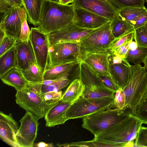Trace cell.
Segmentation results:
<instances>
[{
    "mask_svg": "<svg viewBox=\"0 0 147 147\" xmlns=\"http://www.w3.org/2000/svg\"><path fill=\"white\" fill-rule=\"evenodd\" d=\"M143 123L132 114L123 121L94 136V140L115 147L134 146L135 140Z\"/></svg>",
    "mask_w": 147,
    "mask_h": 147,
    "instance_id": "obj_1",
    "label": "cell"
},
{
    "mask_svg": "<svg viewBox=\"0 0 147 147\" xmlns=\"http://www.w3.org/2000/svg\"><path fill=\"white\" fill-rule=\"evenodd\" d=\"M74 7L59 2L45 0L37 28L46 34L65 27L74 23Z\"/></svg>",
    "mask_w": 147,
    "mask_h": 147,
    "instance_id": "obj_2",
    "label": "cell"
},
{
    "mask_svg": "<svg viewBox=\"0 0 147 147\" xmlns=\"http://www.w3.org/2000/svg\"><path fill=\"white\" fill-rule=\"evenodd\" d=\"M131 113L112 106H108L82 118V127L94 136L123 121Z\"/></svg>",
    "mask_w": 147,
    "mask_h": 147,
    "instance_id": "obj_3",
    "label": "cell"
},
{
    "mask_svg": "<svg viewBox=\"0 0 147 147\" xmlns=\"http://www.w3.org/2000/svg\"><path fill=\"white\" fill-rule=\"evenodd\" d=\"M125 96V109L135 115L137 106L147 91V73L140 64L131 65L129 81L123 89Z\"/></svg>",
    "mask_w": 147,
    "mask_h": 147,
    "instance_id": "obj_4",
    "label": "cell"
},
{
    "mask_svg": "<svg viewBox=\"0 0 147 147\" xmlns=\"http://www.w3.org/2000/svg\"><path fill=\"white\" fill-rule=\"evenodd\" d=\"M41 86L42 84H29L23 89L17 91L16 94V103L26 111L32 113L39 119L45 117L47 109L54 103L47 104L45 101Z\"/></svg>",
    "mask_w": 147,
    "mask_h": 147,
    "instance_id": "obj_5",
    "label": "cell"
},
{
    "mask_svg": "<svg viewBox=\"0 0 147 147\" xmlns=\"http://www.w3.org/2000/svg\"><path fill=\"white\" fill-rule=\"evenodd\" d=\"M111 21L94 29L83 37L79 43L83 53L108 52L111 42L115 39L111 29Z\"/></svg>",
    "mask_w": 147,
    "mask_h": 147,
    "instance_id": "obj_6",
    "label": "cell"
},
{
    "mask_svg": "<svg viewBox=\"0 0 147 147\" xmlns=\"http://www.w3.org/2000/svg\"><path fill=\"white\" fill-rule=\"evenodd\" d=\"M82 55L79 42H64L49 46L47 69L71 62L80 64Z\"/></svg>",
    "mask_w": 147,
    "mask_h": 147,
    "instance_id": "obj_7",
    "label": "cell"
},
{
    "mask_svg": "<svg viewBox=\"0 0 147 147\" xmlns=\"http://www.w3.org/2000/svg\"><path fill=\"white\" fill-rule=\"evenodd\" d=\"M114 96L99 98H86L81 96L73 102L66 112L68 120L82 118L108 106L116 108Z\"/></svg>",
    "mask_w": 147,
    "mask_h": 147,
    "instance_id": "obj_8",
    "label": "cell"
},
{
    "mask_svg": "<svg viewBox=\"0 0 147 147\" xmlns=\"http://www.w3.org/2000/svg\"><path fill=\"white\" fill-rule=\"evenodd\" d=\"M2 13L0 29L5 31L6 36L16 38L18 42L22 22L27 18L24 8L11 7Z\"/></svg>",
    "mask_w": 147,
    "mask_h": 147,
    "instance_id": "obj_9",
    "label": "cell"
},
{
    "mask_svg": "<svg viewBox=\"0 0 147 147\" xmlns=\"http://www.w3.org/2000/svg\"><path fill=\"white\" fill-rule=\"evenodd\" d=\"M39 118L32 113L26 111L20 120V125L16 135L20 147H32L36 138Z\"/></svg>",
    "mask_w": 147,
    "mask_h": 147,
    "instance_id": "obj_10",
    "label": "cell"
},
{
    "mask_svg": "<svg viewBox=\"0 0 147 147\" xmlns=\"http://www.w3.org/2000/svg\"><path fill=\"white\" fill-rule=\"evenodd\" d=\"M29 41L32 47L37 65L43 74L48 63L49 42L47 34L36 28H31Z\"/></svg>",
    "mask_w": 147,
    "mask_h": 147,
    "instance_id": "obj_11",
    "label": "cell"
},
{
    "mask_svg": "<svg viewBox=\"0 0 147 147\" xmlns=\"http://www.w3.org/2000/svg\"><path fill=\"white\" fill-rule=\"evenodd\" d=\"M93 30L78 27L74 22L65 27L47 34L49 46L64 42H79L83 37Z\"/></svg>",
    "mask_w": 147,
    "mask_h": 147,
    "instance_id": "obj_12",
    "label": "cell"
},
{
    "mask_svg": "<svg viewBox=\"0 0 147 147\" xmlns=\"http://www.w3.org/2000/svg\"><path fill=\"white\" fill-rule=\"evenodd\" d=\"M71 4L75 7L84 9L111 21L119 14L118 9L109 0H75Z\"/></svg>",
    "mask_w": 147,
    "mask_h": 147,
    "instance_id": "obj_13",
    "label": "cell"
},
{
    "mask_svg": "<svg viewBox=\"0 0 147 147\" xmlns=\"http://www.w3.org/2000/svg\"><path fill=\"white\" fill-rule=\"evenodd\" d=\"M111 76L122 89L127 84L130 77L131 65L125 59L113 55H109Z\"/></svg>",
    "mask_w": 147,
    "mask_h": 147,
    "instance_id": "obj_14",
    "label": "cell"
},
{
    "mask_svg": "<svg viewBox=\"0 0 147 147\" xmlns=\"http://www.w3.org/2000/svg\"><path fill=\"white\" fill-rule=\"evenodd\" d=\"M74 22L78 27L94 29L110 21L104 17L84 9L75 7Z\"/></svg>",
    "mask_w": 147,
    "mask_h": 147,
    "instance_id": "obj_15",
    "label": "cell"
},
{
    "mask_svg": "<svg viewBox=\"0 0 147 147\" xmlns=\"http://www.w3.org/2000/svg\"><path fill=\"white\" fill-rule=\"evenodd\" d=\"M18 128L11 113L6 114L0 111V137L3 141L11 146L20 147L16 137Z\"/></svg>",
    "mask_w": 147,
    "mask_h": 147,
    "instance_id": "obj_16",
    "label": "cell"
},
{
    "mask_svg": "<svg viewBox=\"0 0 147 147\" xmlns=\"http://www.w3.org/2000/svg\"><path fill=\"white\" fill-rule=\"evenodd\" d=\"M74 102H64L60 99L51 105L47 110L44 117L45 125L51 127L64 124L68 120L66 112Z\"/></svg>",
    "mask_w": 147,
    "mask_h": 147,
    "instance_id": "obj_17",
    "label": "cell"
},
{
    "mask_svg": "<svg viewBox=\"0 0 147 147\" xmlns=\"http://www.w3.org/2000/svg\"><path fill=\"white\" fill-rule=\"evenodd\" d=\"M82 61L98 74L111 76L108 52L83 53Z\"/></svg>",
    "mask_w": 147,
    "mask_h": 147,
    "instance_id": "obj_18",
    "label": "cell"
},
{
    "mask_svg": "<svg viewBox=\"0 0 147 147\" xmlns=\"http://www.w3.org/2000/svg\"><path fill=\"white\" fill-rule=\"evenodd\" d=\"M15 48L17 67L22 71L27 69L32 63L37 64L34 53L29 41L18 42Z\"/></svg>",
    "mask_w": 147,
    "mask_h": 147,
    "instance_id": "obj_19",
    "label": "cell"
},
{
    "mask_svg": "<svg viewBox=\"0 0 147 147\" xmlns=\"http://www.w3.org/2000/svg\"><path fill=\"white\" fill-rule=\"evenodd\" d=\"M78 72L79 79L84 84L85 87H100L106 88L98 74L83 61L79 64Z\"/></svg>",
    "mask_w": 147,
    "mask_h": 147,
    "instance_id": "obj_20",
    "label": "cell"
},
{
    "mask_svg": "<svg viewBox=\"0 0 147 147\" xmlns=\"http://www.w3.org/2000/svg\"><path fill=\"white\" fill-rule=\"evenodd\" d=\"M0 78L3 83L14 88L17 91L23 89L29 84L22 70L17 67L9 70Z\"/></svg>",
    "mask_w": 147,
    "mask_h": 147,
    "instance_id": "obj_21",
    "label": "cell"
},
{
    "mask_svg": "<svg viewBox=\"0 0 147 147\" xmlns=\"http://www.w3.org/2000/svg\"><path fill=\"white\" fill-rule=\"evenodd\" d=\"M45 0H22L23 6L26 12L29 22L34 26L40 23L42 7Z\"/></svg>",
    "mask_w": 147,
    "mask_h": 147,
    "instance_id": "obj_22",
    "label": "cell"
},
{
    "mask_svg": "<svg viewBox=\"0 0 147 147\" xmlns=\"http://www.w3.org/2000/svg\"><path fill=\"white\" fill-rule=\"evenodd\" d=\"M79 64L71 62L48 69L43 74L44 81L56 80L68 76L76 65Z\"/></svg>",
    "mask_w": 147,
    "mask_h": 147,
    "instance_id": "obj_23",
    "label": "cell"
},
{
    "mask_svg": "<svg viewBox=\"0 0 147 147\" xmlns=\"http://www.w3.org/2000/svg\"><path fill=\"white\" fill-rule=\"evenodd\" d=\"M85 89V85L81 81L76 79L70 83L60 99L64 102H75L82 95Z\"/></svg>",
    "mask_w": 147,
    "mask_h": 147,
    "instance_id": "obj_24",
    "label": "cell"
},
{
    "mask_svg": "<svg viewBox=\"0 0 147 147\" xmlns=\"http://www.w3.org/2000/svg\"><path fill=\"white\" fill-rule=\"evenodd\" d=\"M111 32L115 38L134 30L133 26L119 14L111 21Z\"/></svg>",
    "mask_w": 147,
    "mask_h": 147,
    "instance_id": "obj_25",
    "label": "cell"
},
{
    "mask_svg": "<svg viewBox=\"0 0 147 147\" xmlns=\"http://www.w3.org/2000/svg\"><path fill=\"white\" fill-rule=\"evenodd\" d=\"M15 46L0 57V78L12 68L17 67Z\"/></svg>",
    "mask_w": 147,
    "mask_h": 147,
    "instance_id": "obj_26",
    "label": "cell"
},
{
    "mask_svg": "<svg viewBox=\"0 0 147 147\" xmlns=\"http://www.w3.org/2000/svg\"><path fill=\"white\" fill-rule=\"evenodd\" d=\"M71 82L68 76L55 80L43 81L42 84L41 90L43 94L50 91H59L64 88Z\"/></svg>",
    "mask_w": 147,
    "mask_h": 147,
    "instance_id": "obj_27",
    "label": "cell"
},
{
    "mask_svg": "<svg viewBox=\"0 0 147 147\" xmlns=\"http://www.w3.org/2000/svg\"><path fill=\"white\" fill-rule=\"evenodd\" d=\"M22 71L29 84H42L44 81L43 74L37 64L32 63L27 69Z\"/></svg>",
    "mask_w": 147,
    "mask_h": 147,
    "instance_id": "obj_28",
    "label": "cell"
},
{
    "mask_svg": "<svg viewBox=\"0 0 147 147\" xmlns=\"http://www.w3.org/2000/svg\"><path fill=\"white\" fill-rule=\"evenodd\" d=\"M118 10L119 14L132 26L134 21L138 16L147 11V9L145 6L125 7Z\"/></svg>",
    "mask_w": 147,
    "mask_h": 147,
    "instance_id": "obj_29",
    "label": "cell"
},
{
    "mask_svg": "<svg viewBox=\"0 0 147 147\" xmlns=\"http://www.w3.org/2000/svg\"><path fill=\"white\" fill-rule=\"evenodd\" d=\"M115 93L106 88L95 87L86 88L82 96L86 98H99L114 96Z\"/></svg>",
    "mask_w": 147,
    "mask_h": 147,
    "instance_id": "obj_30",
    "label": "cell"
},
{
    "mask_svg": "<svg viewBox=\"0 0 147 147\" xmlns=\"http://www.w3.org/2000/svg\"><path fill=\"white\" fill-rule=\"evenodd\" d=\"M147 56V48L138 46L134 50L129 49L125 59L127 62H131L135 65L143 63Z\"/></svg>",
    "mask_w": 147,
    "mask_h": 147,
    "instance_id": "obj_31",
    "label": "cell"
},
{
    "mask_svg": "<svg viewBox=\"0 0 147 147\" xmlns=\"http://www.w3.org/2000/svg\"><path fill=\"white\" fill-rule=\"evenodd\" d=\"M134 29L115 38L111 42L108 51L114 50L119 47L132 41L134 38Z\"/></svg>",
    "mask_w": 147,
    "mask_h": 147,
    "instance_id": "obj_32",
    "label": "cell"
},
{
    "mask_svg": "<svg viewBox=\"0 0 147 147\" xmlns=\"http://www.w3.org/2000/svg\"><path fill=\"white\" fill-rule=\"evenodd\" d=\"M135 115L143 123L147 124V91L137 106Z\"/></svg>",
    "mask_w": 147,
    "mask_h": 147,
    "instance_id": "obj_33",
    "label": "cell"
},
{
    "mask_svg": "<svg viewBox=\"0 0 147 147\" xmlns=\"http://www.w3.org/2000/svg\"><path fill=\"white\" fill-rule=\"evenodd\" d=\"M118 9L127 7H143L144 0H109Z\"/></svg>",
    "mask_w": 147,
    "mask_h": 147,
    "instance_id": "obj_34",
    "label": "cell"
},
{
    "mask_svg": "<svg viewBox=\"0 0 147 147\" xmlns=\"http://www.w3.org/2000/svg\"><path fill=\"white\" fill-rule=\"evenodd\" d=\"M134 39L138 46L147 48V32L145 25L134 29Z\"/></svg>",
    "mask_w": 147,
    "mask_h": 147,
    "instance_id": "obj_35",
    "label": "cell"
},
{
    "mask_svg": "<svg viewBox=\"0 0 147 147\" xmlns=\"http://www.w3.org/2000/svg\"><path fill=\"white\" fill-rule=\"evenodd\" d=\"M17 43L16 38L6 36L0 43V57L14 47Z\"/></svg>",
    "mask_w": 147,
    "mask_h": 147,
    "instance_id": "obj_36",
    "label": "cell"
},
{
    "mask_svg": "<svg viewBox=\"0 0 147 147\" xmlns=\"http://www.w3.org/2000/svg\"><path fill=\"white\" fill-rule=\"evenodd\" d=\"M134 146L147 147V127H140L134 142Z\"/></svg>",
    "mask_w": 147,
    "mask_h": 147,
    "instance_id": "obj_37",
    "label": "cell"
},
{
    "mask_svg": "<svg viewBox=\"0 0 147 147\" xmlns=\"http://www.w3.org/2000/svg\"><path fill=\"white\" fill-rule=\"evenodd\" d=\"M98 76L107 88L111 90L114 93L119 89V87L110 75H104L98 74Z\"/></svg>",
    "mask_w": 147,
    "mask_h": 147,
    "instance_id": "obj_38",
    "label": "cell"
},
{
    "mask_svg": "<svg viewBox=\"0 0 147 147\" xmlns=\"http://www.w3.org/2000/svg\"><path fill=\"white\" fill-rule=\"evenodd\" d=\"M115 93L114 104L115 107L125 110V96L123 89L119 88Z\"/></svg>",
    "mask_w": 147,
    "mask_h": 147,
    "instance_id": "obj_39",
    "label": "cell"
},
{
    "mask_svg": "<svg viewBox=\"0 0 147 147\" xmlns=\"http://www.w3.org/2000/svg\"><path fill=\"white\" fill-rule=\"evenodd\" d=\"M61 91H50L43 94L44 99L47 104H53L59 100L62 96Z\"/></svg>",
    "mask_w": 147,
    "mask_h": 147,
    "instance_id": "obj_40",
    "label": "cell"
},
{
    "mask_svg": "<svg viewBox=\"0 0 147 147\" xmlns=\"http://www.w3.org/2000/svg\"><path fill=\"white\" fill-rule=\"evenodd\" d=\"M27 18H25L22 22L20 36L18 42L23 41H29L31 33L27 22Z\"/></svg>",
    "mask_w": 147,
    "mask_h": 147,
    "instance_id": "obj_41",
    "label": "cell"
},
{
    "mask_svg": "<svg viewBox=\"0 0 147 147\" xmlns=\"http://www.w3.org/2000/svg\"><path fill=\"white\" fill-rule=\"evenodd\" d=\"M58 146L61 147H95L94 141L92 140L87 141H80L77 142L58 144Z\"/></svg>",
    "mask_w": 147,
    "mask_h": 147,
    "instance_id": "obj_42",
    "label": "cell"
},
{
    "mask_svg": "<svg viewBox=\"0 0 147 147\" xmlns=\"http://www.w3.org/2000/svg\"><path fill=\"white\" fill-rule=\"evenodd\" d=\"M129 43L122 45L112 51H108L113 54L125 59L129 50Z\"/></svg>",
    "mask_w": 147,
    "mask_h": 147,
    "instance_id": "obj_43",
    "label": "cell"
},
{
    "mask_svg": "<svg viewBox=\"0 0 147 147\" xmlns=\"http://www.w3.org/2000/svg\"><path fill=\"white\" fill-rule=\"evenodd\" d=\"M147 22V11L141 14L134 21L132 26L134 29L144 26Z\"/></svg>",
    "mask_w": 147,
    "mask_h": 147,
    "instance_id": "obj_44",
    "label": "cell"
},
{
    "mask_svg": "<svg viewBox=\"0 0 147 147\" xmlns=\"http://www.w3.org/2000/svg\"><path fill=\"white\" fill-rule=\"evenodd\" d=\"M11 6L4 0H0V11L3 13Z\"/></svg>",
    "mask_w": 147,
    "mask_h": 147,
    "instance_id": "obj_45",
    "label": "cell"
},
{
    "mask_svg": "<svg viewBox=\"0 0 147 147\" xmlns=\"http://www.w3.org/2000/svg\"><path fill=\"white\" fill-rule=\"evenodd\" d=\"M11 7H22L23 6L22 0H4Z\"/></svg>",
    "mask_w": 147,
    "mask_h": 147,
    "instance_id": "obj_46",
    "label": "cell"
},
{
    "mask_svg": "<svg viewBox=\"0 0 147 147\" xmlns=\"http://www.w3.org/2000/svg\"><path fill=\"white\" fill-rule=\"evenodd\" d=\"M34 145L35 146L38 147H53L55 146L53 143L47 144L44 142H40L35 144Z\"/></svg>",
    "mask_w": 147,
    "mask_h": 147,
    "instance_id": "obj_47",
    "label": "cell"
},
{
    "mask_svg": "<svg viewBox=\"0 0 147 147\" xmlns=\"http://www.w3.org/2000/svg\"><path fill=\"white\" fill-rule=\"evenodd\" d=\"M128 47L129 49L133 50L136 49L138 46L135 41H132L129 42Z\"/></svg>",
    "mask_w": 147,
    "mask_h": 147,
    "instance_id": "obj_48",
    "label": "cell"
},
{
    "mask_svg": "<svg viewBox=\"0 0 147 147\" xmlns=\"http://www.w3.org/2000/svg\"><path fill=\"white\" fill-rule=\"evenodd\" d=\"M75 0H58V2L61 4L66 5L71 4Z\"/></svg>",
    "mask_w": 147,
    "mask_h": 147,
    "instance_id": "obj_49",
    "label": "cell"
},
{
    "mask_svg": "<svg viewBox=\"0 0 147 147\" xmlns=\"http://www.w3.org/2000/svg\"><path fill=\"white\" fill-rule=\"evenodd\" d=\"M6 36L5 31L3 30L0 29V43Z\"/></svg>",
    "mask_w": 147,
    "mask_h": 147,
    "instance_id": "obj_50",
    "label": "cell"
},
{
    "mask_svg": "<svg viewBox=\"0 0 147 147\" xmlns=\"http://www.w3.org/2000/svg\"><path fill=\"white\" fill-rule=\"evenodd\" d=\"M144 65V67L145 68L147 73V56L144 59L143 63Z\"/></svg>",
    "mask_w": 147,
    "mask_h": 147,
    "instance_id": "obj_51",
    "label": "cell"
},
{
    "mask_svg": "<svg viewBox=\"0 0 147 147\" xmlns=\"http://www.w3.org/2000/svg\"><path fill=\"white\" fill-rule=\"evenodd\" d=\"M49 0V1H53V2H58V0Z\"/></svg>",
    "mask_w": 147,
    "mask_h": 147,
    "instance_id": "obj_52",
    "label": "cell"
},
{
    "mask_svg": "<svg viewBox=\"0 0 147 147\" xmlns=\"http://www.w3.org/2000/svg\"><path fill=\"white\" fill-rule=\"evenodd\" d=\"M145 28H146V31L147 32V22L146 23V24H145Z\"/></svg>",
    "mask_w": 147,
    "mask_h": 147,
    "instance_id": "obj_53",
    "label": "cell"
},
{
    "mask_svg": "<svg viewBox=\"0 0 147 147\" xmlns=\"http://www.w3.org/2000/svg\"><path fill=\"white\" fill-rule=\"evenodd\" d=\"M146 1L147 3V0H145Z\"/></svg>",
    "mask_w": 147,
    "mask_h": 147,
    "instance_id": "obj_54",
    "label": "cell"
}]
</instances>
